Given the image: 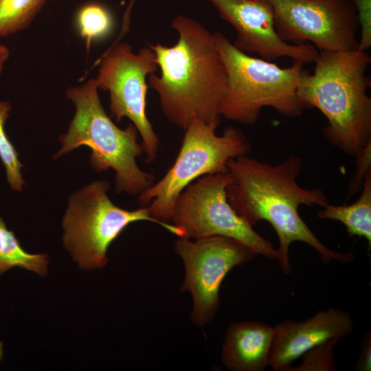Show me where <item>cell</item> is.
I'll use <instances>...</instances> for the list:
<instances>
[{
	"mask_svg": "<svg viewBox=\"0 0 371 371\" xmlns=\"http://www.w3.org/2000/svg\"><path fill=\"white\" fill-rule=\"evenodd\" d=\"M136 0H129L126 9L122 16V28L120 34L113 41L115 43H117L121 41L122 38L126 35V34L129 31L130 22H131V14L132 12L133 7Z\"/></svg>",
	"mask_w": 371,
	"mask_h": 371,
	"instance_id": "cell-24",
	"label": "cell"
},
{
	"mask_svg": "<svg viewBox=\"0 0 371 371\" xmlns=\"http://www.w3.org/2000/svg\"><path fill=\"white\" fill-rule=\"evenodd\" d=\"M321 219L339 221L346 228L349 236L365 238L371 247V171L366 176L361 193L353 203L346 205L328 204L317 212Z\"/></svg>",
	"mask_w": 371,
	"mask_h": 371,
	"instance_id": "cell-15",
	"label": "cell"
},
{
	"mask_svg": "<svg viewBox=\"0 0 371 371\" xmlns=\"http://www.w3.org/2000/svg\"><path fill=\"white\" fill-rule=\"evenodd\" d=\"M232 180L228 171L207 175L190 183L179 195L170 222L181 229V238L225 236L243 243L256 254L276 260L278 254L273 245L229 204L226 188Z\"/></svg>",
	"mask_w": 371,
	"mask_h": 371,
	"instance_id": "cell-8",
	"label": "cell"
},
{
	"mask_svg": "<svg viewBox=\"0 0 371 371\" xmlns=\"http://www.w3.org/2000/svg\"><path fill=\"white\" fill-rule=\"evenodd\" d=\"M3 357V344L0 341V361L1 360Z\"/></svg>",
	"mask_w": 371,
	"mask_h": 371,
	"instance_id": "cell-26",
	"label": "cell"
},
{
	"mask_svg": "<svg viewBox=\"0 0 371 371\" xmlns=\"http://www.w3.org/2000/svg\"><path fill=\"white\" fill-rule=\"evenodd\" d=\"M236 32L233 45L247 54L273 61L288 57L303 64L314 63L319 50L312 44L293 45L278 34L271 8L265 0H206Z\"/></svg>",
	"mask_w": 371,
	"mask_h": 371,
	"instance_id": "cell-12",
	"label": "cell"
},
{
	"mask_svg": "<svg viewBox=\"0 0 371 371\" xmlns=\"http://www.w3.org/2000/svg\"><path fill=\"white\" fill-rule=\"evenodd\" d=\"M95 79L98 89L110 94L111 116L117 122L128 118L142 137L146 161L153 163L159 150V140L146 113V77L158 67L156 54L150 47L137 54L128 43L119 42L102 54Z\"/></svg>",
	"mask_w": 371,
	"mask_h": 371,
	"instance_id": "cell-9",
	"label": "cell"
},
{
	"mask_svg": "<svg viewBox=\"0 0 371 371\" xmlns=\"http://www.w3.org/2000/svg\"><path fill=\"white\" fill-rule=\"evenodd\" d=\"M227 167L232 179L226 188L229 204L252 227L261 221L271 224L278 238L277 260L284 273L289 275L291 271L289 248L295 241L314 249L324 264L353 260L352 252L339 253L328 248L300 216L301 205L324 207L329 203L322 190L298 185L300 157L293 155L271 165L244 155L230 159Z\"/></svg>",
	"mask_w": 371,
	"mask_h": 371,
	"instance_id": "cell-1",
	"label": "cell"
},
{
	"mask_svg": "<svg viewBox=\"0 0 371 371\" xmlns=\"http://www.w3.org/2000/svg\"><path fill=\"white\" fill-rule=\"evenodd\" d=\"M215 47L225 65L227 87L219 107L225 118L247 126L257 123L263 107L288 117L303 113L297 95L299 81L306 69L300 62L282 68L238 49L221 32L213 34Z\"/></svg>",
	"mask_w": 371,
	"mask_h": 371,
	"instance_id": "cell-5",
	"label": "cell"
},
{
	"mask_svg": "<svg viewBox=\"0 0 371 371\" xmlns=\"http://www.w3.org/2000/svg\"><path fill=\"white\" fill-rule=\"evenodd\" d=\"M174 249L185 265L180 292L187 291L192 294L190 319L197 326H205L214 318L220 305V286L228 272L256 255L243 243L222 236L193 240L179 237Z\"/></svg>",
	"mask_w": 371,
	"mask_h": 371,
	"instance_id": "cell-11",
	"label": "cell"
},
{
	"mask_svg": "<svg viewBox=\"0 0 371 371\" xmlns=\"http://www.w3.org/2000/svg\"><path fill=\"white\" fill-rule=\"evenodd\" d=\"M110 188L106 180L95 181L69 197L62 223L63 245L80 268L104 267L111 243L135 221L153 222L182 237L181 228L157 221L151 216L148 206L127 210L115 205L107 195Z\"/></svg>",
	"mask_w": 371,
	"mask_h": 371,
	"instance_id": "cell-7",
	"label": "cell"
},
{
	"mask_svg": "<svg viewBox=\"0 0 371 371\" xmlns=\"http://www.w3.org/2000/svg\"><path fill=\"white\" fill-rule=\"evenodd\" d=\"M339 339H331L306 352L303 363L291 370H335L337 366L333 348Z\"/></svg>",
	"mask_w": 371,
	"mask_h": 371,
	"instance_id": "cell-20",
	"label": "cell"
},
{
	"mask_svg": "<svg viewBox=\"0 0 371 371\" xmlns=\"http://www.w3.org/2000/svg\"><path fill=\"white\" fill-rule=\"evenodd\" d=\"M10 111V103L0 100V159L5 168L7 181L10 186L13 190L20 192L25 183L21 173L23 165L19 159V153L4 129L5 122L9 117Z\"/></svg>",
	"mask_w": 371,
	"mask_h": 371,
	"instance_id": "cell-19",
	"label": "cell"
},
{
	"mask_svg": "<svg viewBox=\"0 0 371 371\" xmlns=\"http://www.w3.org/2000/svg\"><path fill=\"white\" fill-rule=\"evenodd\" d=\"M49 0H0V38L26 29Z\"/></svg>",
	"mask_w": 371,
	"mask_h": 371,
	"instance_id": "cell-17",
	"label": "cell"
},
{
	"mask_svg": "<svg viewBox=\"0 0 371 371\" xmlns=\"http://www.w3.org/2000/svg\"><path fill=\"white\" fill-rule=\"evenodd\" d=\"M274 328L255 321L230 324L221 352L223 364L232 371H262L269 366Z\"/></svg>",
	"mask_w": 371,
	"mask_h": 371,
	"instance_id": "cell-14",
	"label": "cell"
},
{
	"mask_svg": "<svg viewBox=\"0 0 371 371\" xmlns=\"http://www.w3.org/2000/svg\"><path fill=\"white\" fill-rule=\"evenodd\" d=\"M350 314L329 307L304 321L286 319L276 324L269 363L276 371L289 370L290 365L314 347L331 339H341L353 330Z\"/></svg>",
	"mask_w": 371,
	"mask_h": 371,
	"instance_id": "cell-13",
	"label": "cell"
},
{
	"mask_svg": "<svg viewBox=\"0 0 371 371\" xmlns=\"http://www.w3.org/2000/svg\"><path fill=\"white\" fill-rule=\"evenodd\" d=\"M9 56V49L6 46L0 44V78L3 70L4 63L8 59Z\"/></svg>",
	"mask_w": 371,
	"mask_h": 371,
	"instance_id": "cell-25",
	"label": "cell"
},
{
	"mask_svg": "<svg viewBox=\"0 0 371 371\" xmlns=\"http://www.w3.org/2000/svg\"><path fill=\"white\" fill-rule=\"evenodd\" d=\"M313 74L306 70L297 95L304 109L319 110L328 120L324 137L355 157L371 142V98L367 94L371 63L364 51H319Z\"/></svg>",
	"mask_w": 371,
	"mask_h": 371,
	"instance_id": "cell-3",
	"label": "cell"
},
{
	"mask_svg": "<svg viewBox=\"0 0 371 371\" xmlns=\"http://www.w3.org/2000/svg\"><path fill=\"white\" fill-rule=\"evenodd\" d=\"M49 262L45 254H30L20 245L14 233L0 217V275L13 267L32 271L41 277L47 273Z\"/></svg>",
	"mask_w": 371,
	"mask_h": 371,
	"instance_id": "cell-16",
	"label": "cell"
},
{
	"mask_svg": "<svg viewBox=\"0 0 371 371\" xmlns=\"http://www.w3.org/2000/svg\"><path fill=\"white\" fill-rule=\"evenodd\" d=\"M218 126L194 117L184 130L172 166L159 181L138 195V203L148 207L153 218L170 224L176 201L188 186L207 175L227 172L230 159L250 153L251 143L238 128L229 126L217 135Z\"/></svg>",
	"mask_w": 371,
	"mask_h": 371,
	"instance_id": "cell-6",
	"label": "cell"
},
{
	"mask_svg": "<svg viewBox=\"0 0 371 371\" xmlns=\"http://www.w3.org/2000/svg\"><path fill=\"white\" fill-rule=\"evenodd\" d=\"M285 42L312 44L319 51L358 48L357 14L351 0H265Z\"/></svg>",
	"mask_w": 371,
	"mask_h": 371,
	"instance_id": "cell-10",
	"label": "cell"
},
{
	"mask_svg": "<svg viewBox=\"0 0 371 371\" xmlns=\"http://www.w3.org/2000/svg\"><path fill=\"white\" fill-rule=\"evenodd\" d=\"M79 33L87 43L89 51L92 41L105 36L111 30L113 19L106 8L98 3L82 6L76 14Z\"/></svg>",
	"mask_w": 371,
	"mask_h": 371,
	"instance_id": "cell-18",
	"label": "cell"
},
{
	"mask_svg": "<svg viewBox=\"0 0 371 371\" xmlns=\"http://www.w3.org/2000/svg\"><path fill=\"white\" fill-rule=\"evenodd\" d=\"M177 42L168 47L150 45L160 75H148V87L158 94L163 114L183 131L197 117L219 125V107L227 87V74L213 34L199 21L183 14L172 19Z\"/></svg>",
	"mask_w": 371,
	"mask_h": 371,
	"instance_id": "cell-2",
	"label": "cell"
},
{
	"mask_svg": "<svg viewBox=\"0 0 371 371\" xmlns=\"http://www.w3.org/2000/svg\"><path fill=\"white\" fill-rule=\"evenodd\" d=\"M355 157L356 170L347 188L346 201L361 190L366 176L371 171V142L361 149Z\"/></svg>",
	"mask_w": 371,
	"mask_h": 371,
	"instance_id": "cell-21",
	"label": "cell"
},
{
	"mask_svg": "<svg viewBox=\"0 0 371 371\" xmlns=\"http://www.w3.org/2000/svg\"><path fill=\"white\" fill-rule=\"evenodd\" d=\"M371 368V335L370 330L364 336L360 353L356 362L355 370L370 371Z\"/></svg>",
	"mask_w": 371,
	"mask_h": 371,
	"instance_id": "cell-23",
	"label": "cell"
},
{
	"mask_svg": "<svg viewBox=\"0 0 371 371\" xmlns=\"http://www.w3.org/2000/svg\"><path fill=\"white\" fill-rule=\"evenodd\" d=\"M356 10L360 36L358 50L366 52L371 47V0H351Z\"/></svg>",
	"mask_w": 371,
	"mask_h": 371,
	"instance_id": "cell-22",
	"label": "cell"
},
{
	"mask_svg": "<svg viewBox=\"0 0 371 371\" xmlns=\"http://www.w3.org/2000/svg\"><path fill=\"white\" fill-rule=\"evenodd\" d=\"M94 78L80 86L71 87L66 98L76 106L67 132L60 137L61 148L56 159L80 146L91 150L90 164L101 172H115V192L139 195L155 181L153 174L142 170L136 159L144 154L137 142L138 131L132 124L122 129L106 113L99 98Z\"/></svg>",
	"mask_w": 371,
	"mask_h": 371,
	"instance_id": "cell-4",
	"label": "cell"
}]
</instances>
